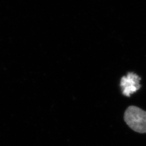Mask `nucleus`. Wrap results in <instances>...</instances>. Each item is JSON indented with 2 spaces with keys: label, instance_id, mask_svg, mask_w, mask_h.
Returning <instances> with one entry per match:
<instances>
[{
  "label": "nucleus",
  "instance_id": "1",
  "mask_svg": "<svg viewBox=\"0 0 146 146\" xmlns=\"http://www.w3.org/2000/svg\"><path fill=\"white\" fill-rule=\"evenodd\" d=\"M123 120L131 129L146 134V111L136 106H128L124 113Z\"/></svg>",
  "mask_w": 146,
  "mask_h": 146
},
{
  "label": "nucleus",
  "instance_id": "2",
  "mask_svg": "<svg viewBox=\"0 0 146 146\" xmlns=\"http://www.w3.org/2000/svg\"><path fill=\"white\" fill-rule=\"evenodd\" d=\"M141 77L134 72H128L120 80V86L122 94L126 97H131L141 88L140 84Z\"/></svg>",
  "mask_w": 146,
  "mask_h": 146
}]
</instances>
